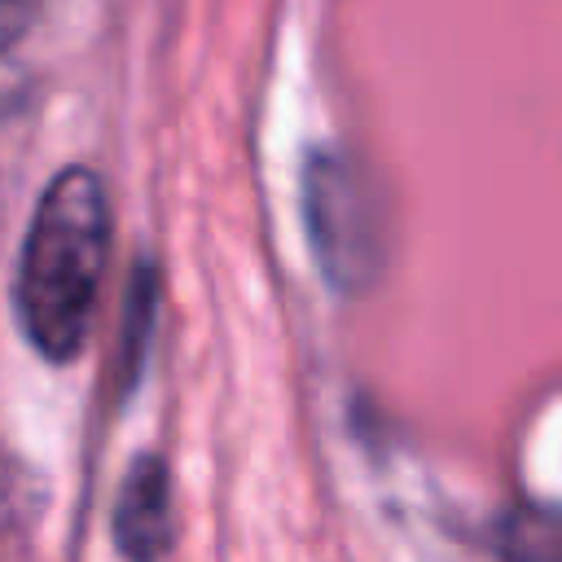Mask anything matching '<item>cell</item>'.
<instances>
[{
	"label": "cell",
	"mask_w": 562,
	"mask_h": 562,
	"mask_svg": "<svg viewBox=\"0 0 562 562\" xmlns=\"http://www.w3.org/2000/svg\"><path fill=\"white\" fill-rule=\"evenodd\" d=\"M171 540V470L162 457L140 452L114 496V544L127 562H162Z\"/></svg>",
	"instance_id": "3"
},
{
	"label": "cell",
	"mask_w": 562,
	"mask_h": 562,
	"mask_svg": "<svg viewBox=\"0 0 562 562\" xmlns=\"http://www.w3.org/2000/svg\"><path fill=\"white\" fill-rule=\"evenodd\" d=\"M35 13H40V0H0V53L26 40V31L35 26Z\"/></svg>",
	"instance_id": "5"
},
{
	"label": "cell",
	"mask_w": 562,
	"mask_h": 562,
	"mask_svg": "<svg viewBox=\"0 0 562 562\" xmlns=\"http://www.w3.org/2000/svg\"><path fill=\"white\" fill-rule=\"evenodd\" d=\"M110 255V202L92 167H66L40 193L13 277L22 338L53 364H70L97 316Z\"/></svg>",
	"instance_id": "1"
},
{
	"label": "cell",
	"mask_w": 562,
	"mask_h": 562,
	"mask_svg": "<svg viewBox=\"0 0 562 562\" xmlns=\"http://www.w3.org/2000/svg\"><path fill=\"white\" fill-rule=\"evenodd\" d=\"M303 206L312 228V250L338 290H360L378 272V233L364 189L347 158L321 149L303 171Z\"/></svg>",
	"instance_id": "2"
},
{
	"label": "cell",
	"mask_w": 562,
	"mask_h": 562,
	"mask_svg": "<svg viewBox=\"0 0 562 562\" xmlns=\"http://www.w3.org/2000/svg\"><path fill=\"white\" fill-rule=\"evenodd\" d=\"M505 558L509 562H558V527L549 514L522 509L505 522Z\"/></svg>",
	"instance_id": "4"
}]
</instances>
